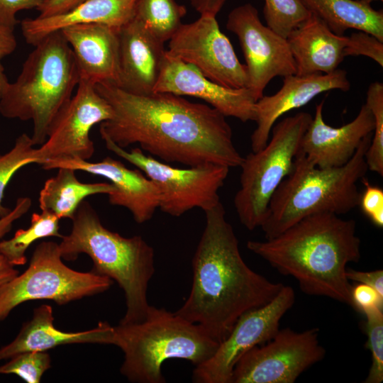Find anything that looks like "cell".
I'll list each match as a JSON object with an SVG mask.
<instances>
[{"mask_svg":"<svg viewBox=\"0 0 383 383\" xmlns=\"http://www.w3.org/2000/svg\"><path fill=\"white\" fill-rule=\"evenodd\" d=\"M137 0H86L70 11L48 17L25 18L23 38L35 45L49 34L79 24L101 23L121 28L134 18Z\"/></svg>","mask_w":383,"mask_h":383,"instance_id":"cb8c5ba5","label":"cell"},{"mask_svg":"<svg viewBox=\"0 0 383 383\" xmlns=\"http://www.w3.org/2000/svg\"><path fill=\"white\" fill-rule=\"evenodd\" d=\"M167 52L221 86L248 87L246 66L239 61L230 40L219 29L216 16L201 15L192 23H182L169 40Z\"/></svg>","mask_w":383,"mask_h":383,"instance_id":"5bb4252c","label":"cell"},{"mask_svg":"<svg viewBox=\"0 0 383 383\" xmlns=\"http://www.w3.org/2000/svg\"><path fill=\"white\" fill-rule=\"evenodd\" d=\"M45 0H0V22L12 28L18 23L16 15L23 10H38Z\"/></svg>","mask_w":383,"mask_h":383,"instance_id":"8d00e7d4","label":"cell"},{"mask_svg":"<svg viewBox=\"0 0 383 383\" xmlns=\"http://www.w3.org/2000/svg\"><path fill=\"white\" fill-rule=\"evenodd\" d=\"M356 223L333 213L306 216L277 236L249 240V250L284 275L294 277L310 296L352 306L347 266L361 257Z\"/></svg>","mask_w":383,"mask_h":383,"instance_id":"3957f363","label":"cell"},{"mask_svg":"<svg viewBox=\"0 0 383 383\" xmlns=\"http://www.w3.org/2000/svg\"><path fill=\"white\" fill-rule=\"evenodd\" d=\"M51 367L47 351H28L17 354L0 365L1 374H15L27 383H38Z\"/></svg>","mask_w":383,"mask_h":383,"instance_id":"d6a6232c","label":"cell"},{"mask_svg":"<svg viewBox=\"0 0 383 383\" xmlns=\"http://www.w3.org/2000/svg\"><path fill=\"white\" fill-rule=\"evenodd\" d=\"M263 13L267 26L285 38L311 14L302 0H265Z\"/></svg>","mask_w":383,"mask_h":383,"instance_id":"f1b7e54d","label":"cell"},{"mask_svg":"<svg viewBox=\"0 0 383 383\" xmlns=\"http://www.w3.org/2000/svg\"><path fill=\"white\" fill-rule=\"evenodd\" d=\"M287 40L297 75L332 72L345 57L347 36L335 34L312 13L290 33Z\"/></svg>","mask_w":383,"mask_h":383,"instance_id":"603a6c76","label":"cell"},{"mask_svg":"<svg viewBox=\"0 0 383 383\" xmlns=\"http://www.w3.org/2000/svg\"><path fill=\"white\" fill-rule=\"evenodd\" d=\"M14 82L0 98V113L7 118L31 120L34 145L46 140L50 125L71 99L79 82L73 52L61 30L34 45Z\"/></svg>","mask_w":383,"mask_h":383,"instance_id":"8992f818","label":"cell"},{"mask_svg":"<svg viewBox=\"0 0 383 383\" xmlns=\"http://www.w3.org/2000/svg\"><path fill=\"white\" fill-rule=\"evenodd\" d=\"M308 10L336 35L348 29L373 35L383 42V11L359 0H302Z\"/></svg>","mask_w":383,"mask_h":383,"instance_id":"d4e9b609","label":"cell"},{"mask_svg":"<svg viewBox=\"0 0 383 383\" xmlns=\"http://www.w3.org/2000/svg\"><path fill=\"white\" fill-rule=\"evenodd\" d=\"M226 0H191L192 5L198 11L216 15L223 7Z\"/></svg>","mask_w":383,"mask_h":383,"instance_id":"b9f144b4","label":"cell"},{"mask_svg":"<svg viewBox=\"0 0 383 383\" xmlns=\"http://www.w3.org/2000/svg\"><path fill=\"white\" fill-rule=\"evenodd\" d=\"M68 235L58 244L61 256L75 260L87 254L91 271L116 281L124 292L126 311L119 323L143 321L150 306L147 292L154 272V250L140 235L126 238L106 228L95 209L83 201L72 219Z\"/></svg>","mask_w":383,"mask_h":383,"instance_id":"277c9868","label":"cell"},{"mask_svg":"<svg viewBox=\"0 0 383 383\" xmlns=\"http://www.w3.org/2000/svg\"><path fill=\"white\" fill-rule=\"evenodd\" d=\"M13 30L14 28L0 22V98L9 82L4 72L1 60L11 54L17 45Z\"/></svg>","mask_w":383,"mask_h":383,"instance_id":"74e56055","label":"cell"},{"mask_svg":"<svg viewBox=\"0 0 383 383\" xmlns=\"http://www.w3.org/2000/svg\"><path fill=\"white\" fill-rule=\"evenodd\" d=\"M32 205L31 199L27 196L19 197L15 206L6 216L0 218V239L6 235L12 228L13 223L25 215Z\"/></svg>","mask_w":383,"mask_h":383,"instance_id":"f35d334b","label":"cell"},{"mask_svg":"<svg viewBox=\"0 0 383 383\" xmlns=\"http://www.w3.org/2000/svg\"><path fill=\"white\" fill-rule=\"evenodd\" d=\"M19 274L15 266L0 254V287Z\"/></svg>","mask_w":383,"mask_h":383,"instance_id":"7bdbcfd3","label":"cell"},{"mask_svg":"<svg viewBox=\"0 0 383 383\" xmlns=\"http://www.w3.org/2000/svg\"><path fill=\"white\" fill-rule=\"evenodd\" d=\"M164 44L135 18L120 28L116 86L137 95L152 93L166 52Z\"/></svg>","mask_w":383,"mask_h":383,"instance_id":"ffe728a7","label":"cell"},{"mask_svg":"<svg viewBox=\"0 0 383 383\" xmlns=\"http://www.w3.org/2000/svg\"><path fill=\"white\" fill-rule=\"evenodd\" d=\"M58 243H39L28 268L0 287V323L18 305L34 300H51L58 305L102 293L113 281L92 271L82 272L62 261Z\"/></svg>","mask_w":383,"mask_h":383,"instance_id":"9c48e42d","label":"cell"},{"mask_svg":"<svg viewBox=\"0 0 383 383\" xmlns=\"http://www.w3.org/2000/svg\"><path fill=\"white\" fill-rule=\"evenodd\" d=\"M366 321L367 336L366 347L372 355V365L364 383H381L383 381V312L374 308L362 312Z\"/></svg>","mask_w":383,"mask_h":383,"instance_id":"1f68e13d","label":"cell"},{"mask_svg":"<svg viewBox=\"0 0 383 383\" xmlns=\"http://www.w3.org/2000/svg\"><path fill=\"white\" fill-rule=\"evenodd\" d=\"M35 146L32 138L26 133L19 135L13 148L0 154V218L9 213L12 209L3 205L4 191L13 176L23 167L35 163Z\"/></svg>","mask_w":383,"mask_h":383,"instance_id":"4dcf8cb0","label":"cell"},{"mask_svg":"<svg viewBox=\"0 0 383 383\" xmlns=\"http://www.w3.org/2000/svg\"><path fill=\"white\" fill-rule=\"evenodd\" d=\"M372 134L363 138L344 165L320 168L299 152L289 174L272 195L260 228L272 238L303 218L318 213L345 214L359 206V180L368 171L365 153Z\"/></svg>","mask_w":383,"mask_h":383,"instance_id":"5b68a950","label":"cell"},{"mask_svg":"<svg viewBox=\"0 0 383 383\" xmlns=\"http://www.w3.org/2000/svg\"><path fill=\"white\" fill-rule=\"evenodd\" d=\"M76 170L60 167L55 176L48 179L39 194L41 210L49 211L60 219H72L81 203L89 196L114 192L107 182L83 183L75 174Z\"/></svg>","mask_w":383,"mask_h":383,"instance_id":"484cf974","label":"cell"},{"mask_svg":"<svg viewBox=\"0 0 383 383\" xmlns=\"http://www.w3.org/2000/svg\"><path fill=\"white\" fill-rule=\"evenodd\" d=\"M60 220L47 210L33 213L27 228L19 229L11 238L0 241V254L14 266L24 265L27 261L26 252L34 242L48 237H62L59 232Z\"/></svg>","mask_w":383,"mask_h":383,"instance_id":"4316f807","label":"cell"},{"mask_svg":"<svg viewBox=\"0 0 383 383\" xmlns=\"http://www.w3.org/2000/svg\"><path fill=\"white\" fill-rule=\"evenodd\" d=\"M319 329L297 332L279 329L268 342L243 354L235 364L231 383H293L308 368L322 360L326 350Z\"/></svg>","mask_w":383,"mask_h":383,"instance_id":"8fae6325","label":"cell"},{"mask_svg":"<svg viewBox=\"0 0 383 383\" xmlns=\"http://www.w3.org/2000/svg\"><path fill=\"white\" fill-rule=\"evenodd\" d=\"M365 190L360 194L359 205L363 213L379 227H383V190L372 185L365 177L362 179Z\"/></svg>","mask_w":383,"mask_h":383,"instance_id":"e575fe53","label":"cell"},{"mask_svg":"<svg viewBox=\"0 0 383 383\" xmlns=\"http://www.w3.org/2000/svg\"><path fill=\"white\" fill-rule=\"evenodd\" d=\"M113 111L95 84L79 80L74 96L59 110L48 131L45 141L35 148V163L57 158L89 160L94 153L91 129L111 119Z\"/></svg>","mask_w":383,"mask_h":383,"instance_id":"7c38bea8","label":"cell"},{"mask_svg":"<svg viewBox=\"0 0 383 383\" xmlns=\"http://www.w3.org/2000/svg\"><path fill=\"white\" fill-rule=\"evenodd\" d=\"M226 28L239 40L248 72V88L257 101L276 77L296 74V65L287 38L262 24L250 4L233 9Z\"/></svg>","mask_w":383,"mask_h":383,"instance_id":"9a60e30c","label":"cell"},{"mask_svg":"<svg viewBox=\"0 0 383 383\" xmlns=\"http://www.w3.org/2000/svg\"><path fill=\"white\" fill-rule=\"evenodd\" d=\"M344 57L366 56L383 67V42L372 34L357 30L347 36Z\"/></svg>","mask_w":383,"mask_h":383,"instance_id":"836d02e7","label":"cell"},{"mask_svg":"<svg viewBox=\"0 0 383 383\" xmlns=\"http://www.w3.org/2000/svg\"><path fill=\"white\" fill-rule=\"evenodd\" d=\"M295 298L293 288L284 285L268 303L243 314L213 356L196 366L194 382L231 383L234 367L240 357L277 333L280 321L294 305Z\"/></svg>","mask_w":383,"mask_h":383,"instance_id":"4fadbf2b","label":"cell"},{"mask_svg":"<svg viewBox=\"0 0 383 383\" xmlns=\"http://www.w3.org/2000/svg\"><path fill=\"white\" fill-rule=\"evenodd\" d=\"M109 344L124 353L121 374L138 383H164L165 361L183 359L197 366L211 357L219 345L200 326L150 305L143 321L112 326Z\"/></svg>","mask_w":383,"mask_h":383,"instance_id":"52a82bcc","label":"cell"},{"mask_svg":"<svg viewBox=\"0 0 383 383\" xmlns=\"http://www.w3.org/2000/svg\"><path fill=\"white\" fill-rule=\"evenodd\" d=\"M312 118L304 111L283 118L273 126L272 138L262 149L243 157L234 206L247 229L252 231L262 224L270 201L291 172Z\"/></svg>","mask_w":383,"mask_h":383,"instance_id":"ba28073f","label":"cell"},{"mask_svg":"<svg viewBox=\"0 0 383 383\" xmlns=\"http://www.w3.org/2000/svg\"><path fill=\"white\" fill-rule=\"evenodd\" d=\"M204 212L205 228L192 259L191 291L176 313L220 343L243 314L268 303L284 284L245 263L221 201Z\"/></svg>","mask_w":383,"mask_h":383,"instance_id":"7a4b0ae2","label":"cell"},{"mask_svg":"<svg viewBox=\"0 0 383 383\" xmlns=\"http://www.w3.org/2000/svg\"><path fill=\"white\" fill-rule=\"evenodd\" d=\"M187 9L174 0H137L134 18L165 43L181 26Z\"/></svg>","mask_w":383,"mask_h":383,"instance_id":"83f0119b","label":"cell"},{"mask_svg":"<svg viewBox=\"0 0 383 383\" xmlns=\"http://www.w3.org/2000/svg\"><path fill=\"white\" fill-rule=\"evenodd\" d=\"M352 306L363 312L374 308H383V296L373 287L358 284L351 288Z\"/></svg>","mask_w":383,"mask_h":383,"instance_id":"d590c367","label":"cell"},{"mask_svg":"<svg viewBox=\"0 0 383 383\" xmlns=\"http://www.w3.org/2000/svg\"><path fill=\"white\" fill-rule=\"evenodd\" d=\"M111 329L108 323L99 322L96 328L84 331H62L55 327L52 307L43 304L34 309L32 318L23 324L16 338L0 347V361L21 353L47 351L67 344H109Z\"/></svg>","mask_w":383,"mask_h":383,"instance_id":"7402d4cb","label":"cell"},{"mask_svg":"<svg viewBox=\"0 0 383 383\" xmlns=\"http://www.w3.org/2000/svg\"><path fill=\"white\" fill-rule=\"evenodd\" d=\"M40 165L46 170L67 167L107 179L115 187L114 192L108 194L109 204L127 209L138 223L150 220L159 209L160 194L155 184L140 170H131L111 157L95 162L78 158H57Z\"/></svg>","mask_w":383,"mask_h":383,"instance_id":"e0dca14e","label":"cell"},{"mask_svg":"<svg viewBox=\"0 0 383 383\" xmlns=\"http://www.w3.org/2000/svg\"><path fill=\"white\" fill-rule=\"evenodd\" d=\"M366 105L374 120V128L365 153L368 170L383 176V84L374 82L367 91Z\"/></svg>","mask_w":383,"mask_h":383,"instance_id":"f546056e","label":"cell"},{"mask_svg":"<svg viewBox=\"0 0 383 383\" xmlns=\"http://www.w3.org/2000/svg\"><path fill=\"white\" fill-rule=\"evenodd\" d=\"M86 0H45L38 9L39 17H48L65 13Z\"/></svg>","mask_w":383,"mask_h":383,"instance_id":"60d3db41","label":"cell"},{"mask_svg":"<svg viewBox=\"0 0 383 383\" xmlns=\"http://www.w3.org/2000/svg\"><path fill=\"white\" fill-rule=\"evenodd\" d=\"M103 140L108 150L135 166L155 184L162 212L177 217L194 208L205 211L221 201L218 191L229 167L216 164L174 167L146 155L140 148L127 151L109 139Z\"/></svg>","mask_w":383,"mask_h":383,"instance_id":"30bf717a","label":"cell"},{"mask_svg":"<svg viewBox=\"0 0 383 383\" xmlns=\"http://www.w3.org/2000/svg\"><path fill=\"white\" fill-rule=\"evenodd\" d=\"M153 92L196 97L226 117H234L243 122L255 119L257 100L250 89H231L215 83L195 67L172 56L167 50Z\"/></svg>","mask_w":383,"mask_h":383,"instance_id":"2e32d148","label":"cell"},{"mask_svg":"<svg viewBox=\"0 0 383 383\" xmlns=\"http://www.w3.org/2000/svg\"><path fill=\"white\" fill-rule=\"evenodd\" d=\"M323 106L324 100L316 104L314 116L301 139L300 152L318 167H341L352 158L363 138L372 134L374 117L364 104L353 121L332 127L323 120Z\"/></svg>","mask_w":383,"mask_h":383,"instance_id":"d6986e66","label":"cell"},{"mask_svg":"<svg viewBox=\"0 0 383 383\" xmlns=\"http://www.w3.org/2000/svg\"><path fill=\"white\" fill-rule=\"evenodd\" d=\"M119 29L106 24H79L61 30L75 59L80 80L118 85Z\"/></svg>","mask_w":383,"mask_h":383,"instance_id":"44dd1931","label":"cell"},{"mask_svg":"<svg viewBox=\"0 0 383 383\" xmlns=\"http://www.w3.org/2000/svg\"><path fill=\"white\" fill-rule=\"evenodd\" d=\"M95 87L113 111L111 119L100 123L102 139L122 148L138 144L167 163L240 167L243 157L234 145L231 128L212 106L170 93L133 94L110 82Z\"/></svg>","mask_w":383,"mask_h":383,"instance_id":"6da1fadb","label":"cell"},{"mask_svg":"<svg viewBox=\"0 0 383 383\" xmlns=\"http://www.w3.org/2000/svg\"><path fill=\"white\" fill-rule=\"evenodd\" d=\"M346 277L349 281L359 284H365L373 287L383 296V271L377 270L370 272H362L347 269Z\"/></svg>","mask_w":383,"mask_h":383,"instance_id":"ab89813d","label":"cell"},{"mask_svg":"<svg viewBox=\"0 0 383 383\" xmlns=\"http://www.w3.org/2000/svg\"><path fill=\"white\" fill-rule=\"evenodd\" d=\"M350 82L347 72L337 69L328 73L284 77L280 89L273 95L262 96L255 105L257 127L251 135L252 152L268 142L271 130L284 113L307 104L317 95L333 89L347 91Z\"/></svg>","mask_w":383,"mask_h":383,"instance_id":"ac0fdd59","label":"cell"},{"mask_svg":"<svg viewBox=\"0 0 383 383\" xmlns=\"http://www.w3.org/2000/svg\"><path fill=\"white\" fill-rule=\"evenodd\" d=\"M359 1H361L365 2L366 4H370L373 1H382L383 0H359Z\"/></svg>","mask_w":383,"mask_h":383,"instance_id":"ee69618b","label":"cell"}]
</instances>
